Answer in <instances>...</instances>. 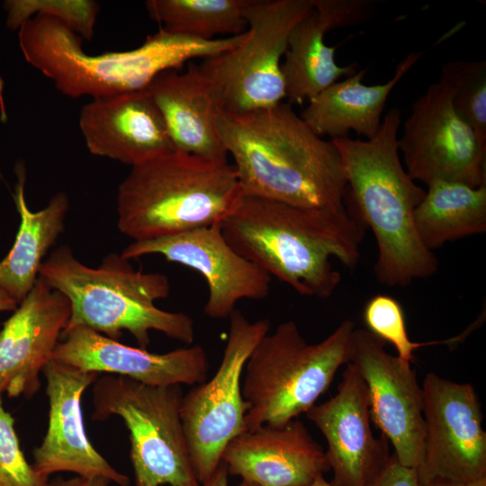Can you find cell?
Returning <instances> with one entry per match:
<instances>
[{
  "instance_id": "cell-1",
  "label": "cell",
  "mask_w": 486,
  "mask_h": 486,
  "mask_svg": "<svg viewBox=\"0 0 486 486\" xmlns=\"http://www.w3.org/2000/svg\"><path fill=\"white\" fill-rule=\"evenodd\" d=\"M218 130L246 196L308 209H342L346 187L341 157L289 103L223 112Z\"/></svg>"
},
{
  "instance_id": "cell-2",
  "label": "cell",
  "mask_w": 486,
  "mask_h": 486,
  "mask_svg": "<svg viewBox=\"0 0 486 486\" xmlns=\"http://www.w3.org/2000/svg\"><path fill=\"white\" fill-rule=\"evenodd\" d=\"M228 243L298 293L327 299L341 281L331 258L355 267L365 225L347 205L308 209L244 195L220 224Z\"/></svg>"
},
{
  "instance_id": "cell-3",
  "label": "cell",
  "mask_w": 486,
  "mask_h": 486,
  "mask_svg": "<svg viewBox=\"0 0 486 486\" xmlns=\"http://www.w3.org/2000/svg\"><path fill=\"white\" fill-rule=\"evenodd\" d=\"M400 123L401 112L394 107L374 138L330 140L346 180L344 203L373 231L378 247L374 274L389 287H406L428 278L438 266L415 226L414 213L426 191L403 167L397 143Z\"/></svg>"
},
{
  "instance_id": "cell-4",
  "label": "cell",
  "mask_w": 486,
  "mask_h": 486,
  "mask_svg": "<svg viewBox=\"0 0 486 486\" xmlns=\"http://www.w3.org/2000/svg\"><path fill=\"white\" fill-rule=\"evenodd\" d=\"M247 33L206 40L159 28L138 48L92 55L82 38L61 22L42 15L19 28L25 60L50 79L64 95L92 99L146 89L160 73L179 71L187 61L209 58L240 45Z\"/></svg>"
},
{
  "instance_id": "cell-5",
  "label": "cell",
  "mask_w": 486,
  "mask_h": 486,
  "mask_svg": "<svg viewBox=\"0 0 486 486\" xmlns=\"http://www.w3.org/2000/svg\"><path fill=\"white\" fill-rule=\"evenodd\" d=\"M242 189L233 164L174 150L131 167L117 194V226L133 241L221 224Z\"/></svg>"
},
{
  "instance_id": "cell-6",
  "label": "cell",
  "mask_w": 486,
  "mask_h": 486,
  "mask_svg": "<svg viewBox=\"0 0 486 486\" xmlns=\"http://www.w3.org/2000/svg\"><path fill=\"white\" fill-rule=\"evenodd\" d=\"M39 275L69 300L66 328L86 327L115 340L127 330L143 349L151 330L188 345L194 341V321L189 315L154 303L169 295L168 277L136 270L121 255L110 254L98 267H89L68 246H61L42 262Z\"/></svg>"
},
{
  "instance_id": "cell-7",
  "label": "cell",
  "mask_w": 486,
  "mask_h": 486,
  "mask_svg": "<svg viewBox=\"0 0 486 486\" xmlns=\"http://www.w3.org/2000/svg\"><path fill=\"white\" fill-rule=\"evenodd\" d=\"M355 324L343 320L325 339L309 344L292 320L256 344L245 364L241 391L246 430L283 425L306 413L349 360Z\"/></svg>"
},
{
  "instance_id": "cell-8",
  "label": "cell",
  "mask_w": 486,
  "mask_h": 486,
  "mask_svg": "<svg viewBox=\"0 0 486 486\" xmlns=\"http://www.w3.org/2000/svg\"><path fill=\"white\" fill-rule=\"evenodd\" d=\"M93 418H122L136 486H199L181 418V385L153 386L105 374L94 382Z\"/></svg>"
},
{
  "instance_id": "cell-9",
  "label": "cell",
  "mask_w": 486,
  "mask_h": 486,
  "mask_svg": "<svg viewBox=\"0 0 486 486\" xmlns=\"http://www.w3.org/2000/svg\"><path fill=\"white\" fill-rule=\"evenodd\" d=\"M313 12V0H249L246 40L199 64L219 89L224 112L269 108L285 98L281 58L292 29Z\"/></svg>"
},
{
  "instance_id": "cell-10",
  "label": "cell",
  "mask_w": 486,
  "mask_h": 486,
  "mask_svg": "<svg viewBox=\"0 0 486 486\" xmlns=\"http://www.w3.org/2000/svg\"><path fill=\"white\" fill-rule=\"evenodd\" d=\"M229 319L228 338L215 374L194 385L181 402L183 428L199 485L216 471L227 444L246 430L241 391L244 367L270 329L268 320L250 321L239 310Z\"/></svg>"
},
{
  "instance_id": "cell-11",
  "label": "cell",
  "mask_w": 486,
  "mask_h": 486,
  "mask_svg": "<svg viewBox=\"0 0 486 486\" xmlns=\"http://www.w3.org/2000/svg\"><path fill=\"white\" fill-rule=\"evenodd\" d=\"M397 143L414 181L427 186L436 181L486 184V147L457 115L451 90L441 79L412 104Z\"/></svg>"
},
{
  "instance_id": "cell-12",
  "label": "cell",
  "mask_w": 486,
  "mask_h": 486,
  "mask_svg": "<svg viewBox=\"0 0 486 486\" xmlns=\"http://www.w3.org/2000/svg\"><path fill=\"white\" fill-rule=\"evenodd\" d=\"M421 388L425 437L417 468L421 486L435 480L466 485L486 477V433L473 386L428 373Z\"/></svg>"
},
{
  "instance_id": "cell-13",
  "label": "cell",
  "mask_w": 486,
  "mask_h": 486,
  "mask_svg": "<svg viewBox=\"0 0 486 486\" xmlns=\"http://www.w3.org/2000/svg\"><path fill=\"white\" fill-rule=\"evenodd\" d=\"M367 329L354 330L349 360L367 387L372 420L392 445L398 461L418 468L425 437L423 392L416 371L389 354Z\"/></svg>"
},
{
  "instance_id": "cell-14",
  "label": "cell",
  "mask_w": 486,
  "mask_h": 486,
  "mask_svg": "<svg viewBox=\"0 0 486 486\" xmlns=\"http://www.w3.org/2000/svg\"><path fill=\"white\" fill-rule=\"evenodd\" d=\"M153 254L202 275L208 287L204 313L209 318H229L240 300H263L269 294L272 277L228 243L220 224L133 241L121 256L130 260Z\"/></svg>"
},
{
  "instance_id": "cell-15",
  "label": "cell",
  "mask_w": 486,
  "mask_h": 486,
  "mask_svg": "<svg viewBox=\"0 0 486 486\" xmlns=\"http://www.w3.org/2000/svg\"><path fill=\"white\" fill-rule=\"evenodd\" d=\"M305 414L327 441L331 484L371 486L391 454L387 438L373 434L367 387L356 367L348 362L337 393Z\"/></svg>"
},
{
  "instance_id": "cell-16",
  "label": "cell",
  "mask_w": 486,
  "mask_h": 486,
  "mask_svg": "<svg viewBox=\"0 0 486 486\" xmlns=\"http://www.w3.org/2000/svg\"><path fill=\"white\" fill-rule=\"evenodd\" d=\"M42 374L50 405L49 424L41 444L33 451L35 470L46 477L69 472L129 486L130 478L114 469L94 449L86 433L81 398L98 374L53 359L44 366Z\"/></svg>"
},
{
  "instance_id": "cell-17",
  "label": "cell",
  "mask_w": 486,
  "mask_h": 486,
  "mask_svg": "<svg viewBox=\"0 0 486 486\" xmlns=\"http://www.w3.org/2000/svg\"><path fill=\"white\" fill-rule=\"evenodd\" d=\"M70 316L68 297L39 275L0 330V394L31 398L38 392Z\"/></svg>"
},
{
  "instance_id": "cell-18",
  "label": "cell",
  "mask_w": 486,
  "mask_h": 486,
  "mask_svg": "<svg viewBox=\"0 0 486 486\" xmlns=\"http://www.w3.org/2000/svg\"><path fill=\"white\" fill-rule=\"evenodd\" d=\"M52 359L86 372L128 377L153 386L206 381L207 354L200 345L165 354L124 345L86 327L65 328Z\"/></svg>"
},
{
  "instance_id": "cell-19",
  "label": "cell",
  "mask_w": 486,
  "mask_h": 486,
  "mask_svg": "<svg viewBox=\"0 0 486 486\" xmlns=\"http://www.w3.org/2000/svg\"><path fill=\"white\" fill-rule=\"evenodd\" d=\"M229 474L258 486H306L328 472L326 452L302 421L245 430L225 446Z\"/></svg>"
},
{
  "instance_id": "cell-20",
  "label": "cell",
  "mask_w": 486,
  "mask_h": 486,
  "mask_svg": "<svg viewBox=\"0 0 486 486\" xmlns=\"http://www.w3.org/2000/svg\"><path fill=\"white\" fill-rule=\"evenodd\" d=\"M88 150L132 166L176 150L147 89L92 99L80 112Z\"/></svg>"
},
{
  "instance_id": "cell-21",
  "label": "cell",
  "mask_w": 486,
  "mask_h": 486,
  "mask_svg": "<svg viewBox=\"0 0 486 486\" xmlns=\"http://www.w3.org/2000/svg\"><path fill=\"white\" fill-rule=\"evenodd\" d=\"M146 89L165 120L176 150L228 160L217 125L224 112L223 100L199 64L190 61L184 73L162 72Z\"/></svg>"
},
{
  "instance_id": "cell-22",
  "label": "cell",
  "mask_w": 486,
  "mask_h": 486,
  "mask_svg": "<svg viewBox=\"0 0 486 486\" xmlns=\"http://www.w3.org/2000/svg\"><path fill=\"white\" fill-rule=\"evenodd\" d=\"M424 53L410 52L396 65L393 76L383 84L364 85L368 68L337 81L309 101L302 119L320 137L347 138L354 130L367 140L374 138L381 127L390 93Z\"/></svg>"
},
{
  "instance_id": "cell-23",
  "label": "cell",
  "mask_w": 486,
  "mask_h": 486,
  "mask_svg": "<svg viewBox=\"0 0 486 486\" xmlns=\"http://www.w3.org/2000/svg\"><path fill=\"white\" fill-rule=\"evenodd\" d=\"M15 172L18 181L14 198L21 220L12 248L0 261V287L19 305L38 279L43 257L64 230L68 198L59 192L44 209L32 212L25 200L23 165H17Z\"/></svg>"
},
{
  "instance_id": "cell-24",
  "label": "cell",
  "mask_w": 486,
  "mask_h": 486,
  "mask_svg": "<svg viewBox=\"0 0 486 486\" xmlns=\"http://www.w3.org/2000/svg\"><path fill=\"white\" fill-rule=\"evenodd\" d=\"M329 31L325 19L314 9L291 32L288 49L281 64L285 98L290 104L302 105L341 76L347 77L357 71L356 63L346 66L336 63L337 46H328L324 40Z\"/></svg>"
},
{
  "instance_id": "cell-25",
  "label": "cell",
  "mask_w": 486,
  "mask_h": 486,
  "mask_svg": "<svg viewBox=\"0 0 486 486\" xmlns=\"http://www.w3.org/2000/svg\"><path fill=\"white\" fill-rule=\"evenodd\" d=\"M423 245L430 251L446 243L486 231V184L436 181L428 185L414 213Z\"/></svg>"
},
{
  "instance_id": "cell-26",
  "label": "cell",
  "mask_w": 486,
  "mask_h": 486,
  "mask_svg": "<svg viewBox=\"0 0 486 486\" xmlns=\"http://www.w3.org/2000/svg\"><path fill=\"white\" fill-rule=\"evenodd\" d=\"M249 0H148L145 6L160 29L206 40L218 34L244 33V9Z\"/></svg>"
},
{
  "instance_id": "cell-27",
  "label": "cell",
  "mask_w": 486,
  "mask_h": 486,
  "mask_svg": "<svg viewBox=\"0 0 486 486\" xmlns=\"http://www.w3.org/2000/svg\"><path fill=\"white\" fill-rule=\"evenodd\" d=\"M439 79L449 86L457 115L486 147V61L446 62Z\"/></svg>"
},
{
  "instance_id": "cell-28",
  "label": "cell",
  "mask_w": 486,
  "mask_h": 486,
  "mask_svg": "<svg viewBox=\"0 0 486 486\" xmlns=\"http://www.w3.org/2000/svg\"><path fill=\"white\" fill-rule=\"evenodd\" d=\"M364 320L371 333L392 344L397 357L404 364L414 361L413 352L421 347L434 345H454L464 340L471 330L467 328L461 334L445 340L414 342L408 334L404 311L400 302L390 295L377 294L365 304Z\"/></svg>"
},
{
  "instance_id": "cell-29",
  "label": "cell",
  "mask_w": 486,
  "mask_h": 486,
  "mask_svg": "<svg viewBox=\"0 0 486 486\" xmlns=\"http://www.w3.org/2000/svg\"><path fill=\"white\" fill-rule=\"evenodd\" d=\"M7 25L20 28L36 15L54 18L79 35L91 40L99 13L98 3L92 0H14L5 2Z\"/></svg>"
},
{
  "instance_id": "cell-30",
  "label": "cell",
  "mask_w": 486,
  "mask_h": 486,
  "mask_svg": "<svg viewBox=\"0 0 486 486\" xmlns=\"http://www.w3.org/2000/svg\"><path fill=\"white\" fill-rule=\"evenodd\" d=\"M14 424L0 394V486H47L48 477L27 462Z\"/></svg>"
},
{
  "instance_id": "cell-31",
  "label": "cell",
  "mask_w": 486,
  "mask_h": 486,
  "mask_svg": "<svg viewBox=\"0 0 486 486\" xmlns=\"http://www.w3.org/2000/svg\"><path fill=\"white\" fill-rule=\"evenodd\" d=\"M374 4L373 0H313L315 11L330 31L366 22L374 14Z\"/></svg>"
},
{
  "instance_id": "cell-32",
  "label": "cell",
  "mask_w": 486,
  "mask_h": 486,
  "mask_svg": "<svg viewBox=\"0 0 486 486\" xmlns=\"http://www.w3.org/2000/svg\"><path fill=\"white\" fill-rule=\"evenodd\" d=\"M371 486H421L417 469L401 464L392 454L390 460Z\"/></svg>"
},
{
  "instance_id": "cell-33",
  "label": "cell",
  "mask_w": 486,
  "mask_h": 486,
  "mask_svg": "<svg viewBox=\"0 0 486 486\" xmlns=\"http://www.w3.org/2000/svg\"><path fill=\"white\" fill-rule=\"evenodd\" d=\"M110 482L104 478H85L76 476L70 479H57L49 482L47 486H109Z\"/></svg>"
},
{
  "instance_id": "cell-34",
  "label": "cell",
  "mask_w": 486,
  "mask_h": 486,
  "mask_svg": "<svg viewBox=\"0 0 486 486\" xmlns=\"http://www.w3.org/2000/svg\"><path fill=\"white\" fill-rule=\"evenodd\" d=\"M199 486H229V472L226 465L220 462L213 474Z\"/></svg>"
},
{
  "instance_id": "cell-35",
  "label": "cell",
  "mask_w": 486,
  "mask_h": 486,
  "mask_svg": "<svg viewBox=\"0 0 486 486\" xmlns=\"http://www.w3.org/2000/svg\"><path fill=\"white\" fill-rule=\"evenodd\" d=\"M17 307L16 301L0 287V311L15 310Z\"/></svg>"
},
{
  "instance_id": "cell-36",
  "label": "cell",
  "mask_w": 486,
  "mask_h": 486,
  "mask_svg": "<svg viewBox=\"0 0 486 486\" xmlns=\"http://www.w3.org/2000/svg\"><path fill=\"white\" fill-rule=\"evenodd\" d=\"M424 486H465V485L450 482V481H446V480H435Z\"/></svg>"
},
{
  "instance_id": "cell-37",
  "label": "cell",
  "mask_w": 486,
  "mask_h": 486,
  "mask_svg": "<svg viewBox=\"0 0 486 486\" xmlns=\"http://www.w3.org/2000/svg\"><path fill=\"white\" fill-rule=\"evenodd\" d=\"M306 486H333L324 478L323 474L318 475L310 484Z\"/></svg>"
},
{
  "instance_id": "cell-38",
  "label": "cell",
  "mask_w": 486,
  "mask_h": 486,
  "mask_svg": "<svg viewBox=\"0 0 486 486\" xmlns=\"http://www.w3.org/2000/svg\"><path fill=\"white\" fill-rule=\"evenodd\" d=\"M465 486H486V477L473 481Z\"/></svg>"
},
{
  "instance_id": "cell-39",
  "label": "cell",
  "mask_w": 486,
  "mask_h": 486,
  "mask_svg": "<svg viewBox=\"0 0 486 486\" xmlns=\"http://www.w3.org/2000/svg\"><path fill=\"white\" fill-rule=\"evenodd\" d=\"M237 486H258L251 482L241 481Z\"/></svg>"
}]
</instances>
